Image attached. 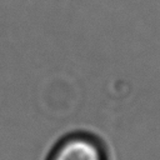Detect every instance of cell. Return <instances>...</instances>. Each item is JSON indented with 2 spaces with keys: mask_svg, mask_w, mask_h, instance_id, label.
<instances>
[{
  "mask_svg": "<svg viewBox=\"0 0 160 160\" xmlns=\"http://www.w3.org/2000/svg\"><path fill=\"white\" fill-rule=\"evenodd\" d=\"M44 160H110V156L99 135L88 130H74L59 138Z\"/></svg>",
  "mask_w": 160,
  "mask_h": 160,
  "instance_id": "cell-1",
  "label": "cell"
}]
</instances>
